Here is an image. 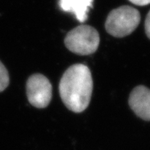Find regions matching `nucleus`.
Wrapping results in <instances>:
<instances>
[{
	"label": "nucleus",
	"instance_id": "nucleus-1",
	"mask_svg": "<svg viewBox=\"0 0 150 150\" xmlns=\"http://www.w3.org/2000/svg\"><path fill=\"white\" fill-rule=\"evenodd\" d=\"M93 91V79L90 69L84 64L69 67L59 83L61 100L70 110L84 111L88 107Z\"/></svg>",
	"mask_w": 150,
	"mask_h": 150
},
{
	"label": "nucleus",
	"instance_id": "nucleus-2",
	"mask_svg": "<svg viewBox=\"0 0 150 150\" xmlns=\"http://www.w3.org/2000/svg\"><path fill=\"white\" fill-rule=\"evenodd\" d=\"M140 22L139 11L128 6L110 11L105 23L106 31L116 38H123L134 31Z\"/></svg>",
	"mask_w": 150,
	"mask_h": 150
},
{
	"label": "nucleus",
	"instance_id": "nucleus-3",
	"mask_svg": "<svg viewBox=\"0 0 150 150\" xmlns=\"http://www.w3.org/2000/svg\"><path fill=\"white\" fill-rule=\"evenodd\" d=\"M65 44L72 53L78 55H90L97 51L99 47V33L93 27L80 25L67 34Z\"/></svg>",
	"mask_w": 150,
	"mask_h": 150
},
{
	"label": "nucleus",
	"instance_id": "nucleus-4",
	"mask_svg": "<svg viewBox=\"0 0 150 150\" xmlns=\"http://www.w3.org/2000/svg\"><path fill=\"white\" fill-rule=\"evenodd\" d=\"M26 93L31 105L37 108H44L51 102L52 86L44 76L34 74L27 81Z\"/></svg>",
	"mask_w": 150,
	"mask_h": 150
},
{
	"label": "nucleus",
	"instance_id": "nucleus-5",
	"mask_svg": "<svg viewBox=\"0 0 150 150\" xmlns=\"http://www.w3.org/2000/svg\"><path fill=\"white\" fill-rule=\"evenodd\" d=\"M129 105L137 116L150 120V89L143 86L136 87L129 98Z\"/></svg>",
	"mask_w": 150,
	"mask_h": 150
},
{
	"label": "nucleus",
	"instance_id": "nucleus-6",
	"mask_svg": "<svg viewBox=\"0 0 150 150\" xmlns=\"http://www.w3.org/2000/svg\"><path fill=\"white\" fill-rule=\"evenodd\" d=\"M93 0H60L59 6L63 11L71 12L80 22L88 19L89 9L93 7Z\"/></svg>",
	"mask_w": 150,
	"mask_h": 150
},
{
	"label": "nucleus",
	"instance_id": "nucleus-7",
	"mask_svg": "<svg viewBox=\"0 0 150 150\" xmlns=\"http://www.w3.org/2000/svg\"><path fill=\"white\" fill-rule=\"evenodd\" d=\"M9 84V75L6 67L0 61V92L6 89Z\"/></svg>",
	"mask_w": 150,
	"mask_h": 150
},
{
	"label": "nucleus",
	"instance_id": "nucleus-8",
	"mask_svg": "<svg viewBox=\"0 0 150 150\" xmlns=\"http://www.w3.org/2000/svg\"><path fill=\"white\" fill-rule=\"evenodd\" d=\"M145 30H146V35L150 39V11H149L146 18V21H145Z\"/></svg>",
	"mask_w": 150,
	"mask_h": 150
},
{
	"label": "nucleus",
	"instance_id": "nucleus-9",
	"mask_svg": "<svg viewBox=\"0 0 150 150\" xmlns=\"http://www.w3.org/2000/svg\"><path fill=\"white\" fill-rule=\"evenodd\" d=\"M129 2H131L132 3L135 4L136 6H147L149 4H150V0H129Z\"/></svg>",
	"mask_w": 150,
	"mask_h": 150
}]
</instances>
